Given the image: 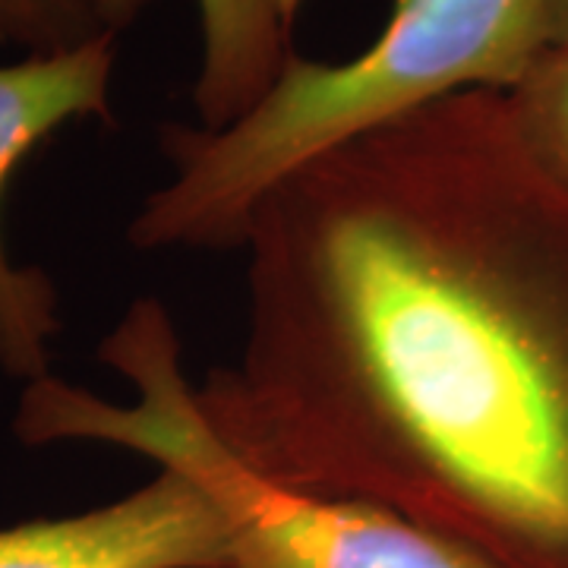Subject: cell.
<instances>
[{
    "mask_svg": "<svg viewBox=\"0 0 568 568\" xmlns=\"http://www.w3.org/2000/svg\"><path fill=\"white\" fill-rule=\"evenodd\" d=\"M203 67L193 104L203 130H224L250 114L282 80L294 51L301 0H196Z\"/></svg>",
    "mask_w": 568,
    "mask_h": 568,
    "instance_id": "8992f818",
    "label": "cell"
},
{
    "mask_svg": "<svg viewBox=\"0 0 568 568\" xmlns=\"http://www.w3.org/2000/svg\"><path fill=\"white\" fill-rule=\"evenodd\" d=\"M95 3H99V13H102L108 32H123L140 20L142 10L155 0H95Z\"/></svg>",
    "mask_w": 568,
    "mask_h": 568,
    "instance_id": "9c48e42d",
    "label": "cell"
},
{
    "mask_svg": "<svg viewBox=\"0 0 568 568\" xmlns=\"http://www.w3.org/2000/svg\"><path fill=\"white\" fill-rule=\"evenodd\" d=\"M547 48L568 51V0L547 3Z\"/></svg>",
    "mask_w": 568,
    "mask_h": 568,
    "instance_id": "30bf717a",
    "label": "cell"
},
{
    "mask_svg": "<svg viewBox=\"0 0 568 568\" xmlns=\"http://www.w3.org/2000/svg\"><path fill=\"white\" fill-rule=\"evenodd\" d=\"M241 246V345L193 388L246 465L493 568H568V186L506 92L291 171Z\"/></svg>",
    "mask_w": 568,
    "mask_h": 568,
    "instance_id": "6da1fadb",
    "label": "cell"
},
{
    "mask_svg": "<svg viewBox=\"0 0 568 568\" xmlns=\"http://www.w3.org/2000/svg\"><path fill=\"white\" fill-rule=\"evenodd\" d=\"M549 0H395L357 58H291L282 80L224 130L168 123L171 181L126 227L136 250L241 246L265 193L373 126L470 89L511 92L547 51Z\"/></svg>",
    "mask_w": 568,
    "mask_h": 568,
    "instance_id": "7a4b0ae2",
    "label": "cell"
},
{
    "mask_svg": "<svg viewBox=\"0 0 568 568\" xmlns=\"http://www.w3.org/2000/svg\"><path fill=\"white\" fill-rule=\"evenodd\" d=\"M215 503L162 470L108 506L0 528V568H231Z\"/></svg>",
    "mask_w": 568,
    "mask_h": 568,
    "instance_id": "5b68a950",
    "label": "cell"
},
{
    "mask_svg": "<svg viewBox=\"0 0 568 568\" xmlns=\"http://www.w3.org/2000/svg\"><path fill=\"white\" fill-rule=\"evenodd\" d=\"M118 373L136 398H85L80 436L145 455L205 493L231 528V568H493L388 508L284 487L246 465L196 405L181 338L142 335Z\"/></svg>",
    "mask_w": 568,
    "mask_h": 568,
    "instance_id": "3957f363",
    "label": "cell"
},
{
    "mask_svg": "<svg viewBox=\"0 0 568 568\" xmlns=\"http://www.w3.org/2000/svg\"><path fill=\"white\" fill-rule=\"evenodd\" d=\"M506 95L534 159L568 186V51H540Z\"/></svg>",
    "mask_w": 568,
    "mask_h": 568,
    "instance_id": "52a82bcc",
    "label": "cell"
},
{
    "mask_svg": "<svg viewBox=\"0 0 568 568\" xmlns=\"http://www.w3.org/2000/svg\"><path fill=\"white\" fill-rule=\"evenodd\" d=\"M104 32L95 0H0V48L26 51V58L63 54Z\"/></svg>",
    "mask_w": 568,
    "mask_h": 568,
    "instance_id": "ba28073f",
    "label": "cell"
},
{
    "mask_svg": "<svg viewBox=\"0 0 568 568\" xmlns=\"http://www.w3.org/2000/svg\"><path fill=\"white\" fill-rule=\"evenodd\" d=\"M118 36L0 67V212L20 164L73 121L111 123ZM61 297L51 275L17 265L0 222V369L22 386L51 376V342L61 335Z\"/></svg>",
    "mask_w": 568,
    "mask_h": 568,
    "instance_id": "277c9868",
    "label": "cell"
}]
</instances>
